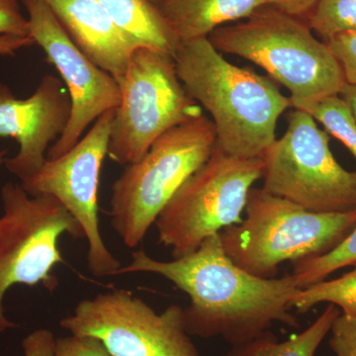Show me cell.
<instances>
[{"label": "cell", "mask_w": 356, "mask_h": 356, "mask_svg": "<svg viewBox=\"0 0 356 356\" xmlns=\"http://www.w3.org/2000/svg\"><path fill=\"white\" fill-rule=\"evenodd\" d=\"M129 273L156 274L189 297L184 313L191 336L220 337L235 346L269 331L274 323L299 327L290 312L300 290L292 274L261 278L247 273L229 259L219 234L172 261H159L144 250L134 252L116 276Z\"/></svg>", "instance_id": "1"}, {"label": "cell", "mask_w": 356, "mask_h": 356, "mask_svg": "<svg viewBox=\"0 0 356 356\" xmlns=\"http://www.w3.org/2000/svg\"><path fill=\"white\" fill-rule=\"evenodd\" d=\"M178 77L192 99L212 117L217 147L228 156L261 158L276 140L290 98L268 77L231 64L209 39L180 44Z\"/></svg>", "instance_id": "2"}, {"label": "cell", "mask_w": 356, "mask_h": 356, "mask_svg": "<svg viewBox=\"0 0 356 356\" xmlns=\"http://www.w3.org/2000/svg\"><path fill=\"white\" fill-rule=\"evenodd\" d=\"M208 39L220 53L266 70L288 89L294 109L339 95L346 83L327 43L317 39L307 22L273 6L257 9L243 22L217 28Z\"/></svg>", "instance_id": "3"}, {"label": "cell", "mask_w": 356, "mask_h": 356, "mask_svg": "<svg viewBox=\"0 0 356 356\" xmlns=\"http://www.w3.org/2000/svg\"><path fill=\"white\" fill-rule=\"evenodd\" d=\"M245 217L220 232L222 248L236 266L261 278H274L284 262L330 252L356 227V210L315 213L252 188Z\"/></svg>", "instance_id": "4"}, {"label": "cell", "mask_w": 356, "mask_h": 356, "mask_svg": "<svg viewBox=\"0 0 356 356\" xmlns=\"http://www.w3.org/2000/svg\"><path fill=\"white\" fill-rule=\"evenodd\" d=\"M216 145L214 124L203 115L163 134L139 161L126 165L112 185L109 209L112 228L126 247L144 242L159 213Z\"/></svg>", "instance_id": "5"}, {"label": "cell", "mask_w": 356, "mask_h": 356, "mask_svg": "<svg viewBox=\"0 0 356 356\" xmlns=\"http://www.w3.org/2000/svg\"><path fill=\"white\" fill-rule=\"evenodd\" d=\"M264 172L261 158H235L216 146L159 213L154 222L159 243L178 259L195 252L209 236L240 224L248 194Z\"/></svg>", "instance_id": "6"}, {"label": "cell", "mask_w": 356, "mask_h": 356, "mask_svg": "<svg viewBox=\"0 0 356 356\" xmlns=\"http://www.w3.org/2000/svg\"><path fill=\"white\" fill-rule=\"evenodd\" d=\"M0 216V334L19 327L4 313L7 291L15 285H44L53 291L58 280L51 270L64 264L58 240L84 238L83 229L57 198L30 196L21 184L1 188Z\"/></svg>", "instance_id": "7"}, {"label": "cell", "mask_w": 356, "mask_h": 356, "mask_svg": "<svg viewBox=\"0 0 356 356\" xmlns=\"http://www.w3.org/2000/svg\"><path fill=\"white\" fill-rule=\"evenodd\" d=\"M119 86L107 153L118 165L139 161L163 134L204 115L182 86L175 57L163 51L136 49Z\"/></svg>", "instance_id": "8"}, {"label": "cell", "mask_w": 356, "mask_h": 356, "mask_svg": "<svg viewBox=\"0 0 356 356\" xmlns=\"http://www.w3.org/2000/svg\"><path fill=\"white\" fill-rule=\"evenodd\" d=\"M267 193L315 213L356 210V172L337 163L327 132L302 110L288 114L286 132L261 156Z\"/></svg>", "instance_id": "9"}, {"label": "cell", "mask_w": 356, "mask_h": 356, "mask_svg": "<svg viewBox=\"0 0 356 356\" xmlns=\"http://www.w3.org/2000/svg\"><path fill=\"white\" fill-rule=\"evenodd\" d=\"M60 327L74 336L95 337L113 356H201L187 332L182 307L158 314L128 290L83 300Z\"/></svg>", "instance_id": "10"}, {"label": "cell", "mask_w": 356, "mask_h": 356, "mask_svg": "<svg viewBox=\"0 0 356 356\" xmlns=\"http://www.w3.org/2000/svg\"><path fill=\"white\" fill-rule=\"evenodd\" d=\"M115 110L100 116L70 151L47 159L38 172L20 184L30 196L57 198L81 225L88 241V270L98 278L116 276L122 267L103 240L98 217V185Z\"/></svg>", "instance_id": "11"}, {"label": "cell", "mask_w": 356, "mask_h": 356, "mask_svg": "<svg viewBox=\"0 0 356 356\" xmlns=\"http://www.w3.org/2000/svg\"><path fill=\"white\" fill-rule=\"evenodd\" d=\"M21 2L28 13L30 37L57 69L72 102L67 127L47 154V159H56L70 151L100 116L119 106L121 89L111 74L77 48L46 2Z\"/></svg>", "instance_id": "12"}, {"label": "cell", "mask_w": 356, "mask_h": 356, "mask_svg": "<svg viewBox=\"0 0 356 356\" xmlns=\"http://www.w3.org/2000/svg\"><path fill=\"white\" fill-rule=\"evenodd\" d=\"M72 116V102L62 79L48 74L26 99H18L0 83V137L19 145L6 170L21 182L32 177L47 159L49 149L64 134Z\"/></svg>", "instance_id": "13"}, {"label": "cell", "mask_w": 356, "mask_h": 356, "mask_svg": "<svg viewBox=\"0 0 356 356\" xmlns=\"http://www.w3.org/2000/svg\"><path fill=\"white\" fill-rule=\"evenodd\" d=\"M74 44L120 83L138 49L97 0H43Z\"/></svg>", "instance_id": "14"}, {"label": "cell", "mask_w": 356, "mask_h": 356, "mask_svg": "<svg viewBox=\"0 0 356 356\" xmlns=\"http://www.w3.org/2000/svg\"><path fill=\"white\" fill-rule=\"evenodd\" d=\"M267 0H163L161 13L180 44L208 38L222 24L247 19Z\"/></svg>", "instance_id": "15"}, {"label": "cell", "mask_w": 356, "mask_h": 356, "mask_svg": "<svg viewBox=\"0 0 356 356\" xmlns=\"http://www.w3.org/2000/svg\"><path fill=\"white\" fill-rule=\"evenodd\" d=\"M117 27L138 49L175 57L180 43L158 6L151 0H97Z\"/></svg>", "instance_id": "16"}, {"label": "cell", "mask_w": 356, "mask_h": 356, "mask_svg": "<svg viewBox=\"0 0 356 356\" xmlns=\"http://www.w3.org/2000/svg\"><path fill=\"white\" fill-rule=\"evenodd\" d=\"M341 314L337 306L329 304L310 327L288 341H278L273 332L266 331L247 343L232 346L226 356H315Z\"/></svg>", "instance_id": "17"}, {"label": "cell", "mask_w": 356, "mask_h": 356, "mask_svg": "<svg viewBox=\"0 0 356 356\" xmlns=\"http://www.w3.org/2000/svg\"><path fill=\"white\" fill-rule=\"evenodd\" d=\"M355 268L337 280H323L300 289L292 299L291 307L306 313L322 303L332 304L341 314L356 316V264Z\"/></svg>", "instance_id": "18"}, {"label": "cell", "mask_w": 356, "mask_h": 356, "mask_svg": "<svg viewBox=\"0 0 356 356\" xmlns=\"http://www.w3.org/2000/svg\"><path fill=\"white\" fill-rule=\"evenodd\" d=\"M356 264V227L330 252L293 262V277L300 289L325 280L334 271Z\"/></svg>", "instance_id": "19"}, {"label": "cell", "mask_w": 356, "mask_h": 356, "mask_svg": "<svg viewBox=\"0 0 356 356\" xmlns=\"http://www.w3.org/2000/svg\"><path fill=\"white\" fill-rule=\"evenodd\" d=\"M322 124L348 147L356 159V119L350 104L341 95H332L302 110Z\"/></svg>", "instance_id": "20"}, {"label": "cell", "mask_w": 356, "mask_h": 356, "mask_svg": "<svg viewBox=\"0 0 356 356\" xmlns=\"http://www.w3.org/2000/svg\"><path fill=\"white\" fill-rule=\"evenodd\" d=\"M306 22L325 42L339 33L356 29V0H321Z\"/></svg>", "instance_id": "21"}, {"label": "cell", "mask_w": 356, "mask_h": 356, "mask_svg": "<svg viewBox=\"0 0 356 356\" xmlns=\"http://www.w3.org/2000/svg\"><path fill=\"white\" fill-rule=\"evenodd\" d=\"M325 43L341 65L346 83L356 86V29L339 33Z\"/></svg>", "instance_id": "22"}, {"label": "cell", "mask_w": 356, "mask_h": 356, "mask_svg": "<svg viewBox=\"0 0 356 356\" xmlns=\"http://www.w3.org/2000/svg\"><path fill=\"white\" fill-rule=\"evenodd\" d=\"M330 346L337 356H356V316L341 314L332 325Z\"/></svg>", "instance_id": "23"}, {"label": "cell", "mask_w": 356, "mask_h": 356, "mask_svg": "<svg viewBox=\"0 0 356 356\" xmlns=\"http://www.w3.org/2000/svg\"><path fill=\"white\" fill-rule=\"evenodd\" d=\"M54 356H113L95 337L70 334L56 339Z\"/></svg>", "instance_id": "24"}, {"label": "cell", "mask_w": 356, "mask_h": 356, "mask_svg": "<svg viewBox=\"0 0 356 356\" xmlns=\"http://www.w3.org/2000/svg\"><path fill=\"white\" fill-rule=\"evenodd\" d=\"M29 37V21L17 0H0V36Z\"/></svg>", "instance_id": "25"}, {"label": "cell", "mask_w": 356, "mask_h": 356, "mask_svg": "<svg viewBox=\"0 0 356 356\" xmlns=\"http://www.w3.org/2000/svg\"><path fill=\"white\" fill-rule=\"evenodd\" d=\"M56 339L49 330H37L23 339L24 356H54Z\"/></svg>", "instance_id": "26"}, {"label": "cell", "mask_w": 356, "mask_h": 356, "mask_svg": "<svg viewBox=\"0 0 356 356\" xmlns=\"http://www.w3.org/2000/svg\"><path fill=\"white\" fill-rule=\"evenodd\" d=\"M321 0H267V4L299 19H307Z\"/></svg>", "instance_id": "27"}, {"label": "cell", "mask_w": 356, "mask_h": 356, "mask_svg": "<svg viewBox=\"0 0 356 356\" xmlns=\"http://www.w3.org/2000/svg\"><path fill=\"white\" fill-rule=\"evenodd\" d=\"M35 41L31 37H18L3 35L0 36V56L16 55L21 49L28 48L34 46Z\"/></svg>", "instance_id": "28"}, {"label": "cell", "mask_w": 356, "mask_h": 356, "mask_svg": "<svg viewBox=\"0 0 356 356\" xmlns=\"http://www.w3.org/2000/svg\"><path fill=\"white\" fill-rule=\"evenodd\" d=\"M339 95L350 104L356 119V86L346 83Z\"/></svg>", "instance_id": "29"}, {"label": "cell", "mask_w": 356, "mask_h": 356, "mask_svg": "<svg viewBox=\"0 0 356 356\" xmlns=\"http://www.w3.org/2000/svg\"><path fill=\"white\" fill-rule=\"evenodd\" d=\"M7 153H8V152H7L6 149L0 151V168H1L2 166L4 165V163H6Z\"/></svg>", "instance_id": "30"}, {"label": "cell", "mask_w": 356, "mask_h": 356, "mask_svg": "<svg viewBox=\"0 0 356 356\" xmlns=\"http://www.w3.org/2000/svg\"><path fill=\"white\" fill-rule=\"evenodd\" d=\"M153 3L156 4V6H161V3H163V0H151Z\"/></svg>", "instance_id": "31"}]
</instances>
